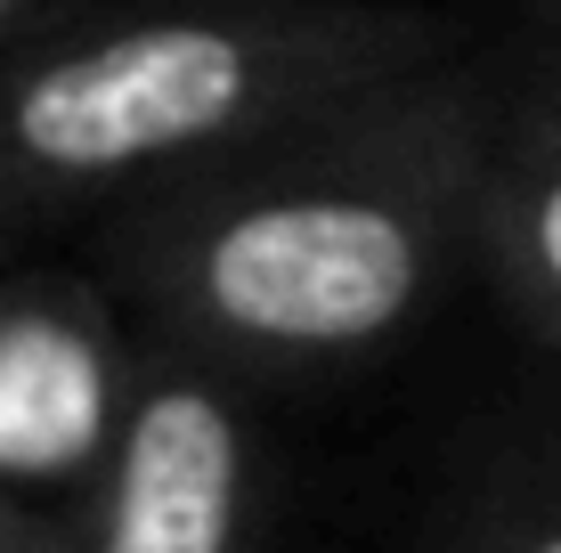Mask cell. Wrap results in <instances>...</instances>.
Wrapping results in <instances>:
<instances>
[{"label":"cell","instance_id":"6da1fadb","mask_svg":"<svg viewBox=\"0 0 561 553\" xmlns=\"http://www.w3.org/2000/svg\"><path fill=\"white\" fill-rule=\"evenodd\" d=\"M489 114L456 73H408L114 212V269L228 375H334L391 350L480 253Z\"/></svg>","mask_w":561,"mask_h":553},{"label":"cell","instance_id":"7a4b0ae2","mask_svg":"<svg viewBox=\"0 0 561 553\" xmlns=\"http://www.w3.org/2000/svg\"><path fill=\"white\" fill-rule=\"evenodd\" d=\"M439 66L391 0H187L66 33L0 73V171L42 204L139 196L309 114Z\"/></svg>","mask_w":561,"mask_h":553},{"label":"cell","instance_id":"3957f363","mask_svg":"<svg viewBox=\"0 0 561 553\" xmlns=\"http://www.w3.org/2000/svg\"><path fill=\"white\" fill-rule=\"evenodd\" d=\"M261 448L228 367L171 342L139 358L99 481L82 488L73 553H253Z\"/></svg>","mask_w":561,"mask_h":553},{"label":"cell","instance_id":"277c9868","mask_svg":"<svg viewBox=\"0 0 561 553\" xmlns=\"http://www.w3.org/2000/svg\"><path fill=\"white\" fill-rule=\"evenodd\" d=\"M130 375L139 358H123L99 285L9 277L0 285V488L25 505H82L123 431Z\"/></svg>","mask_w":561,"mask_h":553},{"label":"cell","instance_id":"5b68a950","mask_svg":"<svg viewBox=\"0 0 561 553\" xmlns=\"http://www.w3.org/2000/svg\"><path fill=\"white\" fill-rule=\"evenodd\" d=\"M480 261L520 326L561 350V90L546 82L496 130L480 187Z\"/></svg>","mask_w":561,"mask_h":553},{"label":"cell","instance_id":"8992f818","mask_svg":"<svg viewBox=\"0 0 561 553\" xmlns=\"http://www.w3.org/2000/svg\"><path fill=\"white\" fill-rule=\"evenodd\" d=\"M456 553H561V456L513 464L505 481L472 505Z\"/></svg>","mask_w":561,"mask_h":553},{"label":"cell","instance_id":"52a82bcc","mask_svg":"<svg viewBox=\"0 0 561 553\" xmlns=\"http://www.w3.org/2000/svg\"><path fill=\"white\" fill-rule=\"evenodd\" d=\"M42 538H49V521H42L25 497H9V488H0V553H33Z\"/></svg>","mask_w":561,"mask_h":553},{"label":"cell","instance_id":"ba28073f","mask_svg":"<svg viewBox=\"0 0 561 553\" xmlns=\"http://www.w3.org/2000/svg\"><path fill=\"white\" fill-rule=\"evenodd\" d=\"M42 16H49V0H0V57L25 42V33L42 25Z\"/></svg>","mask_w":561,"mask_h":553},{"label":"cell","instance_id":"9c48e42d","mask_svg":"<svg viewBox=\"0 0 561 553\" xmlns=\"http://www.w3.org/2000/svg\"><path fill=\"white\" fill-rule=\"evenodd\" d=\"M16 220H33V196H25V187L9 180V171H0V237H9Z\"/></svg>","mask_w":561,"mask_h":553},{"label":"cell","instance_id":"30bf717a","mask_svg":"<svg viewBox=\"0 0 561 553\" xmlns=\"http://www.w3.org/2000/svg\"><path fill=\"white\" fill-rule=\"evenodd\" d=\"M33 553H73V538H66V521H49V538L33 545Z\"/></svg>","mask_w":561,"mask_h":553},{"label":"cell","instance_id":"8fae6325","mask_svg":"<svg viewBox=\"0 0 561 553\" xmlns=\"http://www.w3.org/2000/svg\"><path fill=\"white\" fill-rule=\"evenodd\" d=\"M546 9H553V16H561V0H546Z\"/></svg>","mask_w":561,"mask_h":553},{"label":"cell","instance_id":"7c38bea8","mask_svg":"<svg viewBox=\"0 0 561 553\" xmlns=\"http://www.w3.org/2000/svg\"><path fill=\"white\" fill-rule=\"evenodd\" d=\"M553 90H561V73H553Z\"/></svg>","mask_w":561,"mask_h":553}]
</instances>
